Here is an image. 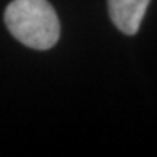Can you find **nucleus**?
Returning a JSON list of instances; mask_svg holds the SVG:
<instances>
[{
	"label": "nucleus",
	"instance_id": "obj_1",
	"mask_svg": "<svg viewBox=\"0 0 157 157\" xmlns=\"http://www.w3.org/2000/svg\"><path fill=\"white\" fill-rule=\"evenodd\" d=\"M5 23L15 38L32 50H50L60 38V21L48 0H13Z\"/></svg>",
	"mask_w": 157,
	"mask_h": 157
},
{
	"label": "nucleus",
	"instance_id": "obj_2",
	"mask_svg": "<svg viewBox=\"0 0 157 157\" xmlns=\"http://www.w3.org/2000/svg\"><path fill=\"white\" fill-rule=\"evenodd\" d=\"M150 0H108L109 17L122 34L135 35L141 26Z\"/></svg>",
	"mask_w": 157,
	"mask_h": 157
}]
</instances>
